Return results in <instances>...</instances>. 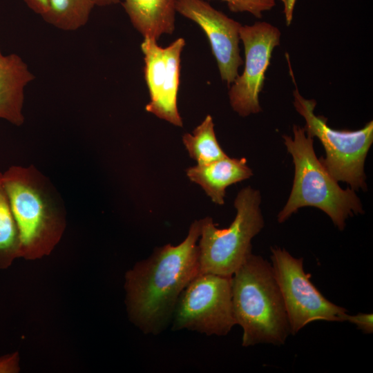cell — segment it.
<instances>
[{"mask_svg":"<svg viewBox=\"0 0 373 373\" xmlns=\"http://www.w3.org/2000/svg\"><path fill=\"white\" fill-rule=\"evenodd\" d=\"M345 321L354 324L365 334L373 332V314L372 313H358L356 315H349L347 314Z\"/></svg>","mask_w":373,"mask_h":373,"instance_id":"19","label":"cell"},{"mask_svg":"<svg viewBox=\"0 0 373 373\" xmlns=\"http://www.w3.org/2000/svg\"><path fill=\"white\" fill-rule=\"evenodd\" d=\"M271 266L286 309L291 334L316 321H345L347 309L328 300L310 280L303 258L271 247Z\"/></svg>","mask_w":373,"mask_h":373,"instance_id":"8","label":"cell"},{"mask_svg":"<svg viewBox=\"0 0 373 373\" xmlns=\"http://www.w3.org/2000/svg\"><path fill=\"white\" fill-rule=\"evenodd\" d=\"M19 354L17 352L0 356V373L19 372Z\"/></svg>","mask_w":373,"mask_h":373,"instance_id":"20","label":"cell"},{"mask_svg":"<svg viewBox=\"0 0 373 373\" xmlns=\"http://www.w3.org/2000/svg\"><path fill=\"white\" fill-rule=\"evenodd\" d=\"M261 195L250 186L242 189L234 200L236 214L229 227L218 229L211 217L200 219L198 239L200 273L232 276L251 252V240L265 222Z\"/></svg>","mask_w":373,"mask_h":373,"instance_id":"5","label":"cell"},{"mask_svg":"<svg viewBox=\"0 0 373 373\" xmlns=\"http://www.w3.org/2000/svg\"><path fill=\"white\" fill-rule=\"evenodd\" d=\"M171 321L173 330L226 336L236 325L231 276L198 274L180 295Z\"/></svg>","mask_w":373,"mask_h":373,"instance_id":"7","label":"cell"},{"mask_svg":"<svg viewBox=\"0 0 373 373\" xmlns=\"http://www.w3.org/2000/svg\"><path fill=\"white\" fill-rule=\"evenodd\" d=\"M284 6V14L287 26H289L293 19V12L296 0H280Z\"/></svg>","mask_w":373,"mask_h":373,"instance_id":"22","label":"cell"},{"mask_svg":"<svg viewBox=\"0 0 373 373\" xmlns=\"http://www.w3.org/2000/svg\"><path fill=\"white\" fill-rule=\"evenodd\" d=\"M200 220L193 221L182 242L155 248L148 258L126 273L127 312L143 333L157 335L166 329L180 295L200 274Z\"/></svg>","mask_w":373,"mask_h":373,"instance_id":"1","label":"cell"},{"mask_svg":"<svg viewBox=\"0 0 373 373\" xmlns=\"http://www.w3.org/2000/svg\"><path fill=\"white\" fill-rule=\"evenodd\" d=\"M227 3L233 12H247L258 19L262 17V12L271 10L276 5L275 0H221Z\"/></svg>","mask_w":373,"mask_h":373,"instance_id":"18","label":"cell"},{"mask_svg":"<svg viewBox=\"0 0 373 373\" xmlns=\"http://www.w3.org/2000/svg\"><path fill=\"white\" fill-rule=\"evenodd\" d=\"M19 238L0 173V269H6L19 258Z\"/></svg>","mask_w":373,"mask_h":373,"instance_id":"17","label":"cell"},{"mask_svg":"<svg viewBox=\"0 0 373 373\" xmlns=\"http://www.w3.org/2000/svg\"><path fill=\"white\" fill-rule=\"evenodd\" d=\"M28 7L35 13L44 17L50 9V0H23Z\"/></svg>","mask_w":373,"mask_h":373,"instance_id":"21","label":"cell"},{"mask_svg":"<svg viewBox=\"0 0 373 373\" xmlns=\"http://www.w3.org/2000/svg\"><path fill=\"white\" fill-rule=\"evenodd\" d=\"M2 182L19 238V258L35 260L49 255L66 228V213L59 193L33 165L12 166Z\"/></svg>","mask_w":373,"mask_h":373,"instance_id":"2","label":"cell"},{"mask_svg":"<svg viewBox=\"0 0 373 373\" xmlns=\"http://www.w3.org/2000/svg\"><path fill=\"white\" fill-rule=\"evenodd\" d=\"M35 78L18 55H3L0 50V119L23 124L25 87Z\"/></svg>","mask_w":373,"mask_h":373,"instance_id":"13","label":"cell"},{"mask_svg":"<svg viewBox=\"0 0 373 373\" xmlns=\"http://www.w3.org/2000/svg\"><path fill=\"white\" fill-rule=\"evenodd\" d=\"M157 40L145 37L141 44L144 55V79L150 102L145 108L157 117L182 127V119L177 106L180 84V56L185 40L180 37L162 48Z\"/></svg>","mask_w":373,"mask_h":373,"instance_id":"10","label":"cell"},{"mask_svg":"<svg viewBox=\"0 0 373 373\" xmlns=\"http://www.w3.org/2000/svg\"><path fill=\"white\" fill-rule=\"evenodd\" d=\"M236 325L242 329V345L285 343L291 334L283 298L271 265L260 256H248L231 276Z\"/></svg>","mask_w":373,"mask_h":373,"instance_id":"3","label":"cell"},{"mask_svg":"<svg viewBox=\"0 0 373 373\" xmlns=\"http://www.w3.org/2000/svg\"><path fill=\"white\" fill-rule=\"evenodd\" d=\"M121 0H50V9L43 19L64 31H74L84 26L95 7L120 3Z\"/></svg>","mask_w":373,"mask_h":373,"instance_id":"15","label":"cell"},{"mask_svg":"<svg viewBox=\"0 0 373 373\" xmlns=\"http://www.w3.org/2000/svg\"><path fill=\"white\" fill-rule=\"evenodd\" d=\"M176 11L195 22L205 32L220 77L229 87L243 64L239 48L242 24L203 0H177Z\"/></svg>","mask_w":373,"mask_h":373,"instance_id":"11","label":"cell"},{"mask_svg":"<svg viewBox=\"0 0 373 373\" xmlns=\"http://www.w3.org/2000/svg\"><path fill=\"white\" fill-rule=\"evenodd\" d=\"M177 0H124L122 5L133 27L157 40L175 30Z\"/></svg>","mask_w":373,"mask_h":373,"instance_id":"14","label":"cell"},{"mask_svg":"<svg viewBox=\"0 0 373 373\" xmlns=\"http://www.w3.org/2000/svg\"><path fill=\"white\" fill-rule=\"evenodd\" d=\"M182 142L190 157L197 164L209 163L227 156L217 140L214 123L210 115L205 117L191 134L184 133Z\"/></svg>","mask_w":373,"mask_h":373,"instance_id":"16","label":"cell"},{"mask_svg":"<svg viewBox=\"0 0 373 373\" xmlns=\"http://www.w3.org/2000/svg\"><path fill=\"white\" fill-rule=\"evenodd\" d=\"M294 137L284 135L285 145L292 156L294 178L289 197L277 216L284 222L303 207H314L325 212L334 225L343 231L345 220L354 214L364 213L354 190L343 189L316 157L314 138L300 126H293Z\"/></svg>","mask_w":373,"mask_h":373,"instance_id":"4","label":"cell"},{"mask_svg":"<svg viewBox=\"0 0 373 373\" xmlns=\"http://www.w3.org/2000/svg\"><path fill=\"white\" fill-rule=\"evenodd\" d=\"M189 179L204 191L211 201L219 205L224 203L226 189L230 185L249 178L253 175L245 157L224 158L203 164H196L186 170Z\"/></svg>","mask_w":373,"mask_h":373,"instance_id":"12","label":"cell"},{"mask_svg":"<svg viewBox=\"0 0 373 373\" xmlns=\"http://www.w3.org/2000/svg\"><path fill=\"white\" fill-rule=\"evenodd\" d=\"M280 36L277 27L265 21L242 25L240 39L245 49V68L230 85L229 90L230 105L240 116L261 112L259 95L273 50L280 45Z\"/></svg>","mask_w":373,"mask_h":373,"instance_id":"9","label":"cell"},{"mask_svg":"<svg viewBox=\"0 0 373 373\" xmlns=\"http://www.w3.org/2000/svg\"><path fill=\"white\" fill-rule=\"evenodd\" d=\"M293 104L305 119L306 134L317 137L325 151L320 161L337 182H346L350 188L366 190L364 166L367 153L373 142V122L356 131L335 130L330 128L327 118L316 115V102L304 98L296 87Z\"/></svg>","mask_w":373,"mask_h":373,"instance_id":"6","label":"cell"}]
</instances>
